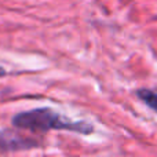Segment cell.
I'll use <instances>...</instances> for the list:
<instances>
[{"label": "cell", "mask_w": 157, "mask_h": 157, "mask_svg": "<svg viewBox=\"0 0 157 157\" xmlns=\"http://www.w3.org/2000/svg\"><path fill=\"white\" fill-rule=\"evenodd\" d=\"M13 124L22 130L29 131H50V130H69L80 134H90L94 127L86 121H71L59 116L57 112L48 108L33 109L22 112L13 117Z\"/></svg>", "instance_id": "6da1fadb"}, {"label": "cell", "mask_w": 157, "mask_h": 157, "mask_svg": "<svg viewBox=\"0 0 157 157\" xmlns=\"http://www.w3.org/2000/svg\"><path fill=\"white\" fill-rule=\"evenodd\" d=\"M37 144L32 139H26L10 131H0V152H15L36 147Z\"/></svg>", "instance_id": "7a4b0ae2"}, {"label": "cell", "mask_w": 157, "mask_h": 157, "mask_svg": "<svg viewBox=\"0 0 157 157\" xmlns=\"http://www.w3.org/2000/svg\"><path fill=\"white\" fill-rule=\"evenodd\" d=\"M136 97L144 101L150 109H153L157 113V92L152 91V90L141 88V90H136Z\"/></svg>", "instance_id": "3957f363"}, {"label": "cell", "mask_w": 157, "mask_h": 157, "mask_svg": "<svg viewBox=\"0 0 157 157\" xmlns=\"http://www.w3.org/2000/svg\"><path fill=\"white\" fill-rule=\"evenodd\" d=\"M4 75H6V71H4V69H3V68H0V77H2V76H4Z\"/></svg>", "instance_id": "277c9868"}]
</instances>
